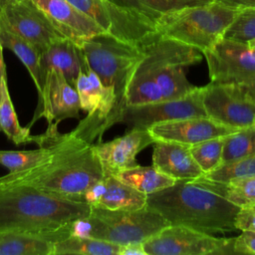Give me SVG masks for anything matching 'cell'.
Listing matches in <instances>:
<instances>
[{
    "mask_svg": "<svg viewBox=\"0 0 255 255\" xmlns=\"http://www.w3.org/2000/svg\"><path fill=\"white\" fill-rule=\"evenodd\" d=\"M139 46L142 56L128 83L127 106L176 100L197 89L184 68L201 61L200 51L157 34Z\"/></svg>",
    "mask_w": 255,
    "mask_h": 255,
    "instance_id": "6da1fadb",
    "label": "cell"
},
{
    "mask_svg": "<svg viewBox=\"0 0 255 255\" xmlns=\"http://www.w3.org/2000/svg\"><path fill=\"white\" fill-rule=\"evenodd\" d=\"M92 205L65 199L24 183L0 189V232L43 236L57 242L71 234V224L87 217Z\"/></svg>",
    "mask_w": 255,
    "mask_h": 255,
    "instance_id": "7a4b0ae2",
    "label": "cell"
},
{
    "mask_svg": "<svg viewBox=\"0 0 255 255\" xmlns=\"http://www.w3.org/2000/svg\"><path fill=\"white\" fill-rule=\"evenodd\" d=\"M53 153L41 167L29 172L19 183L47 193L81 201L84 193L104 177V170L94 146L72 131L61 133L58 126H48Z\"/></svg>",
    "mask_w": 255,
    "mask_h": 255,
    "instance_id": "3957f363",
    "label": "cell"
},
{
    "mask_svg": "<svg viewBox=\"0 0 255 255\" xmlns=\"http://www.w3.org/2000/svg\"><path fill=\"white\" fill-rule=\"evenodd\" d=\"M146 206L169 224L213 235L234 232L239 207L193 180H176L169 187L146 195Z\"/></svg>",
    "mask_w": 255,
    "mask_h": 255,
    "instance_id": "277c9868",
    "label": "cell"
},
{
    "mask_svg": "<svg viewBox=\"0 0 255 255\" xmlns=\"http://www.w3.org/2000/svg\"><path fill=\"white\" fill-rule=\"evenodd\" d=\"M239 9L211 1L160 15L156 34L190 46L201 53L220 41Z\"/></svg>",
    "mask_w": 255,
    "mask_h": 255,
    "instance_id": "5b68a950",
    "label": "cell"
},
{
    "mask_svg": "<svg viewBox=\"0 0 255 255\" xmlns=\"http://www.w3.org/2000/svg\"><path fill=\"white\" fill-rule=\"evenodd\" d=\"M169 223L147 207L135 210H112L92 205L87 217L71 224V234L101 239L121 246L142 243Z\"/></svg>",
    "mask_w": 255,
    "mask_h": 255,
    "instance_id": "8992f818",
    "label": "cell"
},
{
    "mask_svg": "<svg viewBox=\"0 0 255 255\" xmlns=\"http://www.w3.org/2000/svg\"><path fill=\"white\" fill-rule=\"evenodd\" d=\"M79 45L87 68L96 73L104 87L115 91L118 101L126 108L128 83L133 67L142 56L140 46L107 33L85 39Z\"/></svg>",
    "mask_w": 255,
    "mask_h": 255,
    "instance_id": "52a82bcc",
    "label": "cell"
},
{
    "mask_svg": "<svg viewBox=\"0 0 255 255\" xmlns=\"http://www.w3.org/2000/svg\"><path fill=\"white\" fill-rule=\"evenodd\" d=\"M93 19L107 34L139 45L156 34L155 24L147 16L111 0H68Z\"/></svg>",
    "mask_w": 255,
    "mask_h": 255,
    "instance_id": "ba28073f",
    "label": "cell"
},
{
    "mask_svg": "<svg viewBox=\"0 0 255 255\" xmlns=\"http://www.w3.org/2000/svg\"><path fill=\"white\" fill-rule=\"evenodd\" d=\"M202 54L211 83L236 86L255 99V50L247 43L222 38Z\"/></svg>",
    "mask_w": 255,
    "mask_h": 255,
    "instance_id": "9c48e42d",
    "label": "cell"
},
{
    "mask_svg": "<svg viewBox=\"0 0 255 255\" xmlns=\"http://www.w3.org/2000/svg\"><path fill=\"white\" fill-rule=\"evenodd\" d=\"M233 241L169 224L142 242V247L145 255H221L234 254Z\"/></svg>",
    "mask_w": 255,
    "mask_h": 255,
    "instance_id": "30bf717a",
    "label": "cell"
},
{
    "mask_svg": "<svg viewBox=\"0 0 255 255\" xmlns=\"http://www.w3.org/2000/svg\"><path fill=\"white\" fill-rule=\"evenodd\" d=\"M201 91L202 104L210 119L236 129L255 125V99L242 89L210 82Z\"/></svg>",
    "mask_w": 255,
    "mask_h": 255,
    "instance_id": "8fae6325",
    "label": "cell"
},
{
    "mask_svg": "<svg viewBox=\"0 0 255 255\" xmlns=\"http://www.w3.org/2000/svg\"><path fill=\"white\" fill-rule=\"evenodd\" d=\"M202 91L198 88L183 98L127 106L118 120L130 129H148L151 126L173 120L206 116L202 104Z\"/></svg>",
    "mask_w": 255,
    "mask_h": 255,
    "instance_id": "7c38bea8",
    "label": "cell"
},
{
    "mask_svg": "<svg viewBox=\"0 0 255 255\" xmlns=\"http://www.w3.org/2000/svg\"><path fill=\"white\" fill-rule=\"evenodd\" d=\"M0 22L29 42L40 54L53 42L65 38L32 0H22L0 11Z\"/></svg>",
    "mask_w": 255,
    "mask_h": 255,
    "instance_id": "4fadbf2b",
    "label": "cell"
},
{
    "mask_svg": "<svg viewBox=\"0 0 255 255\" xmlns=\"http://www.w3.org/2000/svg\"><path fill=\"white\" fill-rule=\"evenodd\" d=\"M38 97V107L27 128H30L40 118H45L48 126H58L64 120L80 118L81 107L76 88L59 73L48 71L45 74L44 87Z\"/></svg>",
    "mask_w": 255,
    "mask_h": 255,
    "instance_id": "5bb4252c",
    "label": "cell"
},
{
    "mask_svg": "<svg viewBox=\"0 0 255 255\" xmlns=\"http://www.w3.org/2000/svg\"><path fill=\"white\" fill-rule=\"evenodd\" d=\"M153 142L154 138L148 129H130L122 136L110 141L94 143L93 146L104 174L116 175L123 170L136 166L137 153Z\"/></svg>",
    "mask_w": 255,
    "mask_h": 255,
    "instance_id": "9a60e30c",
    "label": "cell"
},
{
    "mask_svg": "<svg viewBox=\"0 0 255 255\" xmlns=\"http://www.w3.org/2000/svg\"><path fill=\"white\" fill-rule=\"evenodd\" d=\"M235 129L204 116L158 123L151 126L148 131L154 141L167 140L190 146L206 139L224 136Z\"/></svg>",
    "mask_w": 255,
    "mask_h": 255,
    "instance_id": "2e32d148",
    "label": "cell"
},
{
    "mask_svg": "<svg viewBox=\"0 0 255 255\" xmlns=\"http://www.w3.org/2000/svg\"><path fill=\"white\" fill-rule=\"evenodd\" d=\"M66 38L80 44L83 40L106 33L93 19L68 0H32Z\"/></svg>",
    "mask_w": 255,
    "mask_h": 255,
    "instance_id": "e0dca14e",
    "label": "cell"
},
{
    "mask_svg": "<svg viewBox=\"0 0 255 255\" xmlns=\"http://www.w3.org/2000/svg\"><path fill=\"white\" fill-rule=\"evenodd\" d=\"M82 202L112 210H135L146 205V194L114 175H104L84 193Z\"/></svg>",
    "mask_w": 255,
    "mask_h": 255,
    "instance_id": "ac0fdd59",
    "label": "cell"
},
{
    "mask_svg": "<svg viewBox=\"0 0 255 255\" xmlns=\"http://www.w3.org/2000/svg\"><path fill=\"white\" fill-rule=\"evenodd\" d=\"M153 143L152 166L158 171L175 180H190L203 175L189 145L167 140H155Z\"/></svg>",
    "mask_w": 255,
    "mask_h": 255,
    "instance_id": "d6986e66",
    "label": "cell"
},
{
    "mask_svg": "<svg viewBox=\"0 0 255 255\" xmlns=\"http://www.w3.org/2000/svg\"><path fill=\"white\" fill-rule=\"evenodd\" d=\"M39 63L44 81L48 71H55L63 75L74 87L80 73L87 69L80 45L66 37L53 42L44 50L40 54Z\"/></svg>",
    "mask_w": 255,
    "mask_h": 255,
    "instance_id": "ffe728a7",
    "label": "cell"
},
{
    "mask_svg": "<svg viewBox=\"0 0 255 255\" xmlns=\"http://www.w3.org/2000/svg\"><path fill=\"white\" fill-rule=\"evenodd\" d=\"M36 143L39 147L33 150H0V165L11 173H22L24 178L29 172L44 165L52 156L54 147L48 131L38 134Z\"/></svg>",
    "mask_w": 255,
    "mask_h": 255,
    "instance_id": "44dd1931",
    "label": "cell"
},
{
    "mask_svg": "<svg viewBox=\"0 0 255 255\" xmlns=\"http://www.w3.org/2000/svg\"><path fill=\"white\" fill-rule=\"evenodd\" d=\"M0 40L3 48L11 50L28 70L38 92L42 93L44 78L40 70V53L25 39L11 31L0 22Z\"/></svg>",
    "mask_w": 255,
    "mask_h": 255,
    "instance_id": "7402d4cb",
    "label": "cell"
},
{
    "mask_svg": "<svg viewBox=\"0 0 255 255\" xmlns=\"http://www.w3.org/2000/svg\"><path fill=\"white\" fill-rule=\"evenodd\" d=\"M191 180L218 193L239 208L255 204V175L234 178L227 182L210 180L203 175Z\"/></svg>",
    "mask_w": 255,
    "mask_h": 255,
    "instance_id": "603a6c76",
    "label": "cell"
},
{
    "mask_svg": "<svg viewBox=\"0 0 255 255\" xmlns=\"http://www.w3.org/2000/svg\"><path fill=\"white\" fill-rule=\"evenodd\" d=\"M0 255H54V242L24 232H0Z\"/></svg>",
    "mask_w": 255,
    "mask_h": 255,
    "instance_id": "cb8c5ba5",
    "label": "cell"
},
{
    "mask_svg": "<svg viewBox=\"0 0 255 255\" xmlns=\"http://www.w3.org/2000/svg\"><path fill=\"white\" fill-rule=\"evenodd\" d=\"M114 176L146 195L169 187L176 181L174 178L158 171L154 166H140L138 164Z\"/></svg>",
    "mask_w": 255,
    "mask_h": 255,
    "instance_id": "d4e9b609",
    "label": "cell"
},
{
    "mask_svg": "<svg viewBox=\"0 0 255 255\" xmlns=\"http://www.w3.org/2000/svg\"><path fill=\"white\" fill-rule=\"evenodd\" d=\"M121 245L97 238L69 235L54 243V255H120Z\"/></svg>",
    "mask_w": 255,
    "mask_h": 255,
    "instance_id": "484cf974",
    "label": "cell"
},
{
    "mask_svg": "<svg viewBox=\"0 0 255 255\" xmlns=\"http://www.w3.org/2000/svg\"><path fill=\"white\" fill-rule=\"evenodd\" d=\"M0 131L15 144H26L27 142L37 141V135H32L29 128L20 125L17 114L15 112L12 100L10 98L8 83L5 81L2 87L0 99Z\"/></svg>",
    "mask_w": 255,
    "mask_h": 255,
    "instance_id": "4316f807",
    "label": "cell"
},
{
    "mask_svg": "<svg viewBox=\"0 0 255 255\" xmlns=\"http://www.w3.org/2000/svg\"><path fill=\"white\" fill-rule=\"evenodd\" d=\"M121 6L135 10L152 21L163 14L180 10L185 7L207 4L213 0H111Z\"/></svg>",
    "mask_w": 255,
    "mask_h": 255,
    "instance_id": "83f0119b",
    "label": "cell"
},
{
    "mask_svg": "<svg viewBox=\"0 0 255 255\" xmlns=\"http://www.w3.org/2000/svg\"><path fill=\"white\" fill-rule=\"evenodd\" d=\"M255 153V125L237 128L223 136L222 162L226 163Z\"/></svg>",
    "mask_w": 255,
    "mask_h": 255,
    "instance_id": "f1b7e54d",
    "label": "cell"
},
{
    "mask_svg": "<svg viewBox=\"0 0 255 255\" xmlns=\"http://www.w3.org/2000/svg\"><path fill=\"white\" fill-rule=\"evenodd\" d=\"M190 152L203 174L216 169L222 162L223 136L213 137L189 146Z\"/></svg>",
    "mask_w": 255,
    "mask_h": 255,
    "instance_id": "f546056e",
    "label": "cell"
},
{
    "mask_svg": "<svg viewBox=\"0 0 255 255\" xmlns=\"http://www.w3.org/2000/svg\"><path fill=\"white\" fill-rule=\"evenodd\" d=\"M253 175H255V153L237 160L221 163L213 171L203 174L207 179L221 182Z\"/></svg>",
    "mask_w": 255,
    "mask_h": 255,
    "instance_id": "4dcf8cb0",
    "label": "cell"
},
{
    "mask_svg": "<svg viewBox=\"0 0 255 255\" xmlns=\"http://www.w3.org/2000/svg\"><path fill=\"white\" fill-rule=\"evenodd\" d=\"M243 43L255 38V8L239 9L234 21L226 30L224 37Z\"/></svg>",
    "mask_w": 255,
    "mask_h": 255,
    "instance_id": "1f68e13d",
    "label": "cell"
},
{
    "mask_svg": "<svg viewBox=\"0 0 255 255\" xmlns=\"http://www.w3.org/2000/svg\"><path fill=\"white\" fill-rule=\"evenodd\" d=\"M234 254H255V231L244 230L233 241Z\"/></svg>",
    "mask_w": 255,
    "mask_h": 255,
    "instance_id": "d6a6232c",
    "label": "cell"
},
{
    "mask_svg": "<svg viewBox=\"0 0 255 255\" xmlns=\"http://www.w3.org/2000/svg\"><path fill=\"white\" fill-rule=\"evenodd\" d=\"M234 223L237 230L255 231V204L240 208Z\"/></svg>",
    "mask_w": 255,
    "mask_h": 255,
    "instance_id": "836d02e7",
    "label": "cell"
},
{
    "mask_svg": "<svg viewBox=\"0 0 255 255\" xmlns=\"http://www.w3.org/2000/svg\"><path fill=\"white\" fill-rule=\"evenodd\" d=\"M224 5L234 7L237 9L255 8V0H214Z\"/></svg>",
    "mask_w": 255,
    "mask_h": 255,
    "instance_id": "e575fe53",
    "label": "cell"
},
{
    "mask_svg": "<svg viewBox=\"0 0 255 255\" xmlns=\"http://www.w3.org/2000/svg\"><path fill=\"white\" fill-rule=\"evenodd\" d=\"M120 255H145L142 243H131L121 248Z\"/></svg>",
    "mask_w": 255,
    "mask_h": 255,
    "instance_id": "d590c367",
    "label": "cell"
},
{
    "mask_svg": "<svg viewBox=\"0 0 255 255\" xmlns=\"http://www.w3.org/2000/svg\"><path fill=\"white\" fill-rule=\"evenodd\" d=\"M19 178H20L19 173H11V172H9L6 175L0 176V189L5 187V186H8V185L18 183Z\"/></svg>",
    "mask_w": 255,
    "mask_h": 255,
    "instance_id": "8d00e7d4",
    "label": "cell"
},
{
    "mask_svg": "<svg viewBox=\"0 0 255 255\" xmlns=\"http://www.w3.org/2000/svg\"><path fill=\"white\" fill-rule=\"evenodd\" d=\"M3 46L0 40V99H1V94H2V87L3 83L7 81V74H6V67H5V62L3 58Z\"/></svg>",
    "mask_w": 255,
    "mask_h": 255,
    "instance_id": "74e56055",
    "label": "cell"
},
{
    "mask_svg": "<svg viewBox=\"0 0 255 255\" xmlns=\"http://www.w3.org/2000/svg\"><path fill=\"white\" fill-rule=\"evenodd\" d=\"M19 1H22V0H0V11H1L4 7H6V6L10 5V4L19 2Z\"/></svg>",
    "mask_w": 255,
    "mask_h": 255,
    "instance_id": "f35d334b",
    "label": "cell"
},
{
    "mask_svg": "<svg viewBox=\"0 0 255 255\" xmlns=\"http://www.w3.org/2000/svg\"><path fill=\"white\" fill-rule=\"evenodd\" d=\"M247 44L249 45V47H251L252 49H254V50H255V38H254V39H252V40H250V41H248V42H247Z\"/></svg>",
    "mask_w": 255,
    "mask_h": 255,
    "instance_id": "ab89813d",
    "label": "cell"
}]
</instances>
